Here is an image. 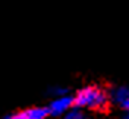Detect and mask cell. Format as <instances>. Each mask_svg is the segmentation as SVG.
<instances>
[{"label": "cell", "mask_w": 129, "mask_h": 119, "mask_svg": "<svg viewBox=\"0 0 129 119\" xmlns=\"http://www.w3.org/2000/svg\"><path fill=\"white\" fill-rule=\"evenodd\" d=\"M109 104V94L95 85L81 88L73 97V106L89 110H104Z\"/></svg>", "instance_id": "obj_1"}, {"label": "cell", "mask_w": 129, "mask_h": 119, "mask_svg": "<svg viewBox=\"0 0 129 119\" xmlns=\"http://www.w3.org/2000/svg\"><path fill=\"white\" fill-rule=\"evenodd\" d=\"M71 107H73V97L63 94L56 97L46 109H47V113H50L51 116H63Z\"/></svg>", "instance_id": "obj_2"}, {"label": "cell", "mask_w": 129, "mask_h": 119, "mask_svg": "<svg viewBox=\"0 0 129 119\" xmlns=\"http://www.w3.org/2000/svg\"><path fill=\"white\" fill-rule=\"evenodd\" d=\"M47 109L46 107H29L26 110L18 112L8 115L3 119H46L47 118Z\"/></svg>", "instance_id": "obj_3"}, {"label": "cell", "mask_w": 129, "mask_h": 119, "mask_svg": "<svg viewBox=\"0 0 129 119\" xmlns=\"http://www.w3.org/2000/svg\"><path fill=\"white\" fill-rule=\"evenodd\" d=\"M112 100L122 109L128 110L129 107V88L126 85H119L112 91Z\"/></svg>", "instance_id": "obj_4"}, {"label": "cell", "mask_w": 129, "mask_h": 119, "mask_svg": "<svg viewBox=\"0 0 129 119\" xmlns=\"http://www.w3.org/2000/svg\"><path fill=\"white\" fill-rule=\"evenodd\" d=\"M63 116H64V119H88V116H87V113L84 112V109H79V107H76V106L71 107Z\"/></svg>", "instance_id": "obj_5"}, {"label": "cell", "mask_w": 129, "mask_h": 119, "mask_svg": "<svg viewBox=\"0 0 129 119\" xmlns=\"http://www.w3.org/2000/svg\"><path fill=\"white\" fill-rule=\"evenodd\" d=\"M50 94L59 97V96L68 94V90H66V88H63V87H53L51 90H50Z\"/></svg>", "instance_id": "obj_6"}, {"label": "cell", "mask_w": 129, "mask_h": 119, "mask_svg": "<svg viewBox=\"0 0 129 119\" xmlns=\"http://www.w3.org/2000/svg\"><path fill=\"white\" fill-rule=\"evenodd\" d=\"M122 119H129V115H128V113H125V115H123V118H122Z\"/></svg>", "instance_id": "obj_7"}]
</instances>
